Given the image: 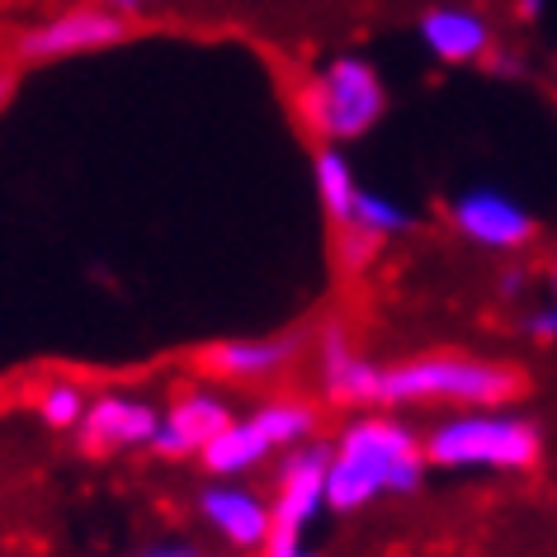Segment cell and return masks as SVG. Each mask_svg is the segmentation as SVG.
<instances>
[{
    "mask_svg": "<svg viewBox=\"0 0 557 557\" xmlns=\"http://www.w3.org/2000/svg\"><path fill=\"white\" fill-rule=\"evenodd\" d=\"M86 407H90V393L72 379H48L38 387V421L48 430H76Z\"/></svg>",
    "mask_w": 557,
    "mask_h": 557,
    "instance_id": "cell-16",
    "label": "cell"
},
{
    "mask_svg": "<svg viewBox=\"0 0 557 557\" xmlns=\"http://www.w3.org/2000/svg\"><path fill=\"white\" fill-rule=\"evenodd\" d=\"M520 397V369L482 355H411L379 369V407L387 411H468L510 407Z\"/></svg>",
    "mask_w": 557,
    "mask_h": 557,
    "instance_id": "cell-2",
    "label": "cell"
},
{
    "mask_svg": "<svg viewBox=\"0 0 557 557\" xmlns=\"http://www.w3.org/2000/svg\"><path fill=\"white\" fill-rule=\"evenodd\" d=\"M232 416H236V407L222 393H213V387H189V393H180L171 407H161V425H157V440H151V454L199 458L208 444L232 425Z\"/></svg>",
    "mask_w": 557,
    "mask_h": 557,
    "instance_id": "cell-12",
    "label": "cell"
},
{
    "mask_svg": "<svg viewBox=\"0 0 557 557\" xmlns=\"http://www.w3.org/2000/svg\"><path fill=\"white\" fill-rule=\"evenodd\" d=\"M326 463H331V444L308 440L298 449L278 454L274 463V496H270V534L284 539H308L312 524L331 510L326 506Z\"/></svg>",
    "mask_w": 557,
    "mask_h": 557,
    "instance_id": "cell-6",
    "label": "cell"
},
{
    "mask_svg": "<svg viewBox=\"0 0 557 557\" xmlns=\"http://www.w3.org/2000/svg\"><path fill=\"white\" fill-rule=\"evenodd\" d=\"M543 284H548V294L557 298V256L548 260V270H543Z\"/></svg>",
    "mask_w": 557,
    "mask_h": 557,
    "instance_id": "cell-22",
    "label": "cell"
},
{
    "mask_svg": "<svg viewBox=\"0 0 557 557\" xmlns=\"http://www.w3.org/2000/svg\"><path fill=\"white\" fill-rule=\"evenodd\" d=\"M524 288H529V274L524 270H506V274H500V298H524Z\"/></svg>",
    "mask_w": 557,
    "mask_h": 557,
    "instance_id": "cell-19",
    "label": "cell"
},
{
    "mask_svg": "<svg viewBox=\"0 0 557 557\" xmlns=\"http://www.w3.org/2000/svg\"><path fill=\"white\" fill-rule=\"evenodd\" d=\"M421 48L444 66H468L492 52V24L478 10L463 5H435L421 20Z\"/></svg>",
    "mask_w": 557,
    "mask_h": 557,
    "instance_id": "cell-14",
    "label": "cell"
},
{
    "mask_svg": "<svg viewBox=\"0 0 557 557\" xmlns=\"http://www.w3.org/2000/svg\"><path fill=\"white\" fill-rule=\"evenodd\" d=\"M312 185H317V199H322V213L331 218V227L345 222V213H350V203L359 194V175L336 143H322V151L312 157Z\"/></svg>",
    "mask_w": 557,
    "mask_h": 557,
    "instance_id": "cell-15",
    "label": "cell"
},
{
    "mask_svg": "<svg viewBox=\"0 0 557 557\" xmlns=\"http://www.w3.org/2000/svg\"><path fill=\"white\" fill-rule=\"evenodd\" d=\"M104 10H114V15H123V20H133V15H143L147 10V0H100Z\"/></svg>",
    "mask_w": 557,
    "mask_h": 557,
    "instance_id": "cell-20",
    "label": "cell"
},
{
    "mask_svg": "<svg viewBox=\"0 0 557 557\" xmlns=\"http://www.w3.org/2000/svg\"><path fill=\"white\" fill-rule=\"evenodd\" d=\"M524 5V15H539V0H520Z\"/></svg>",
    "mask_w": 557,
    "mask_h": 557,
    "instance_id": "cell-23",
    "label": "cell"
},
{
    "mask_svg": "<svg viewBox=\"0 0 557 557\" xmlns=\"http://www.w3.org/2000/svg\"><path fill=\"white\" fill-rule=\"evenodd\" d=\"M199 520L236 553H260L270 539V496H260L256 486L242 478H213L199 492Z\"/></svg>",
    "mask_w": 557,
    "mask_h": 557,
    "instance_id": "cell-11",
    "label": "cell"
},
{
    "mask_svg": "<svg viewBox=\"0 0 557 557\" xmlns=\"http://www.w3.org/2000/svg\"><path fill=\"white\" fill-rule=\"evenodd\" d=\"M137 557H199V553L185 548V543H161V548H147V553H137Z\"/></svg>",
    "mask_w": 557,
    "mask_h": 557,
    "instance_id": "cell-21",
    "label": "cell"
},
{
    "mask_svg": "<svg viewBox=\"0 0 557 557\" xmlns=\"http://www.w3.org/2000/svg\"><path fill=\"white\" fill-rule=\"evenodd\" d=\"M425 472L430 458L421 430H411L401 416H387V407H369L350 416L331 440L326 506L336 515H355L373 500L411 496Z\"/></svg>",
    "mask_w": 557,
    "mask_h": 557,
    "instance_id": "cell-1",
    "label": "cell"
},
{
    "mask_svg": "<svg viewBox=\"0 0 557 557\" xmlns=\"http://www.w3.org/2000/svg\"><path fill=\"white\" fill-rule=\"evenodd\" d=\"M449 222L468 246L492 250V256H520L539 236L534 213L520 199H510L506 189H492V185H472L458 194L449 203Z\"/></svg>",
    "mask_w": 557,
    "mask_h": 557,
    "instance_id": "cell-7",
    "label": "cell"
},
{
    "mask_svg": "<svg viewBox=\"0 0 557 557\" xmlns=\"http://www.w3.org/2000/svg\"><path fill=\"white\" fill-rule=\"evenodd\" d=\"M260 557H312V548H308V539L270 534V539H264V548H260Z\"/></svg>",
    "mask_w": 557,
    "mask_h": 557,
    "instance_id": "cell-18",
    "label": "cell"
},
{
    "mask_svg": "<svg viewBox=\"0 0 557 557\" xmlns=\"http://www.w3.org/2000/svg\"><path fill=\"white\" fill-rule=\"evenodd\" d=\"M425 458L449 472H529L543 458V430L506 407L449 411L425 430Z\"/></svg>",
    "mask_w": 557,
    "mask_h": 557,
    "instance_id": "cell-3",
    "label": "cell"
},
{
    "mask_svg": "<svg viewBox=\"0 0 557 557\" xmlns=\"http://www.w3.org/2000/svg\"><path fill=\"white\" fill-rule=\"evenodd\" d=\"M379 359L359 350L341 322L322 326V336H317V383H322L326 401H336L345 411L379 407Z\"/></svg>",
    "mask_w": 557,
    "mask_h": 557,
    "instance_id": "cell-9",
    "label": "cell"
},
{
    "mask_svg": "<svg viewBox=\"0 0 557 557\" xmlns=\"http://www.w3.org/2000/svg\"><path fill=\"white\" fill-rule=\"evenodd\" d=\"M520 331L534 345H557V298L548 294L543 302H534V308L520 317Z\"/></svg>",
    "mask_w": 557,
    "mask_h": 557,
    "instance_id": "cell-17",
    "label": "cell"
},
{
    "mask_svg": "<svg viewBox=\"0 0 557 557\" xmlns=\"http://www.w3.org/2000/svg\"><path fill=\"white\" fill-rule=\"evenodd\" d=\"M157 425H161V407L151 397L100 393L90 397L76 435L86 444V454H133V449H151Z\"/></svg>",
    "mask_w": 557,
    "mask_h": 557,
    "instance_id": "cell-8",
    "label": "cell"
},
{
    "mask_svg": "<svg viewBox=\"0 0 557 557\" xmlns=\"http://www.w3.org/2000/svg\"><path fill=\"white\" fill-rule=\"evenodd\" d=\"M322 411L302 397H264L246 416H232V425L199 454L208 478H250L256 468L274 463L278 454L317 440Z\"/></svg>",
    "mask_w": 557,
    "mask_h": 557,
    "instance_id": "cell-5",
    "label": "cell"
},
{
    "mask_svg": "<svg viewBox=\"0 0 557 557\" xmlns=\"http://www.w3.org/2000/svg\"><path fill=\"white\" fill-rule=\"evenodd\" d=\"M298 114L322 143L345 147V143L369 137L387 114V86H383L379 66L369 58H355V52L331 58L298 90Z\"/></svg>",
    "mask_w": 557,
    "mask_h": 557,
    "instance_id": "cell-4",
    "label": "cell"
},
{
    "mask_svg": "<svg viewBox=\"0 0 557 557\" xmlns=\"http://www.w3.org/2000/svg\"><path fill=\"white\" fill-rule=\"evenodd\" d=\"M123 34H128V20L114 15V10L76 5V10H62V15H52L38 24V29L24 34L20 52L29 62H58V58H81V52L114 48V44H123Z\"/></svg>",
    "mask_w": 557,
    "mask_h": 557,
    "instance_id": "cell-10",
    "label": "cell"
},
{
    "mask_svg": "<svg viewBox=\"0 0 557 557\" xmlns=\"http://www.w3.org/2000/svg\"><path fill=\"white\" fill-rule=\"evenodd\" d=\"M302 359V336L298 331H278V336H236L222 341L203 355V364L222 383H242V387H264L278 383L288 369Z\"/></svg>",
    "mask_w": 557,
    "mask_h": 557,
    "instance_id": "cell-13",
    "label": "cell"
}]
</instances>
